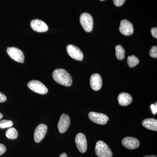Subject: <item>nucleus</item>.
Segmentation results:
<instances>
[{"label": "nucleus", "instance_id": "1", "mask_svg": "<svg viewBox=\"0 0 157 157\" xmlns=\"http://www.w3.org/2000/svg\"><path fill=\"white\" fill-rule=\"evenodd\" d=\"M52 77L57 82L62 85L65 86L72 85V77L64 69H58L55 70L52 73Z\"/></svg>", "mask_w": 157, "mask_h": 157}, {"label": "nucleus", "instance_id": "2", "mask_svg": "<svg viewBox=\"0 0 157 157\" xmlns=\"http://www.w3.org/2000/svg\"><path fill=\"white\" fill-rule=\"evenodd\" d=\"M96 154L98 157H112L113 153L107 144L102 140L97 142L95 147Z\"/></svg>", "mask_w": 157, "mask_h": 157}, {"label": "nucleus", "instance_id": "3", "mask_svg": "<svg viewBox=\"0 0 157 157\" xmlns=\"http://www.w3.org/2000/svg\"><path fill=\"white\" fill-rule=\"evenodd\" d=\"M80 22L85 31L88 33L91 32L94 26L92 16L88 13H83L80 16Z\"/></svg>", "mask_w": 157, "mask_h": 157}, {"label": "nucleus", "instance_id": "4", "mask_svg": "<svg viewBox=\"0 0 157 157\" xmlns=\"http://www.w3.org/2000/svg\"><path fill=\"white\" fill-rule=\"evenodd\" d=\"M30 89L35 92L41 94H45L48 92V88L41 82L36 80H32L28 83Z\"/></svg>", "mask_w": 157, "mask_h": 157}, {"label": "nucleus", "instance_id": "5", "mask_svg": "<svg viewBox=\"0 0 157 157\" xmlns=\"http://www.w3.org/2000/svg\"><path fill=\"white\" fill-rule=\"evenodd\" d=\"M7 53L12 59L19 63H23L25 56L22 51L19 48L14 47H8Z\"/></svg>", "mask_w": 157, "mask_h": 157}, {"label": "nucleus", "instance_id": "6", "mask_svg": "<svg viewBox=\"0 0 157 157\" xmlns=\"http://www.w3.org/2000/svg\"><path fill=\"white\" fill-rule=\"evenodd\" d=\"M89 118L92 121L97 124L104 125L107 123L109 120V117L106 114L104 113H98L94 112L89 113Z\"/></svg>", "mask_w": 157, "mask_h": 157}, {"label": "nucleus", "instance_id": "7", "mask_svg": "<svg viewBox=\"0 0 157 157\" xmlns=\"http://www.w3.org/2000/svg\"><path fill=\"white\" fill-rule=\"evenodd\" d=\"M75 141L78 150L82 153L86 152L87 150V145L85 135L82 133H78L75 137Z\"/></svg>", "mask_w": 157, "mask_h": 157}, {"label": "nucleus", "instance_id": "8", "mask_svg": "<svg viewBox=\"0 0 157 157\" xmlns=\"http://www.w3.org/2000/svg\"><path fill=\"white\" fill-rule=\"evenodd\" d=\"M119 31L124 36H131L134 33V27L132 23L128 20H122L121 22Z\"/></svg>", "mask_w": 157, "mask_h": 157}, {"label": "nucleus", "instance_id": "9", "mask_svg": "<svg viewBox=\"0 0 157 157\" xmlns=\"http://www.w3.org/2000/svg\"><path fill=\"white\" fill-rule=\"evenodd\" d=\"M68 54L74 59L78 61L82 60L83 54L78 47L73 45H69L67 48Z\"/></svg>", "mask_w": 157, "mask_h": 157}, {"label": "nucleus", "instance_id": "10", "mask_svg": "<svg viewBox=\"0 0 157 157\" xmlns=\"http://www.w3.org/2000/svg\"><path fill=\"white\" fill-rule=\"evenodd\" d=\"M47 126L45 124H40L37 126L34 132V140L35 142L39 143L43 140L47 132Z\"/></svg>", "mask_w": 157, "mask_h": 157}, {"label": "nucleus", "instance_id": "11", "mask_svg": "<svg viewBox=\"0 0 157 157\" xmlns=\"http://www.w3.org/2000/svg\"><path fill=\"white\" fill-rule=\"evenodd\" d=\"M70 124V117L67 114L63 113L60 117L58 124V128L59 132L60 133H65L67 132Z\"/></svg>", "mask_w": 157, "mask_h": 157}, {"label": "nucleus", "instance_id": "12", "mask_svg": "<svg viewBox=\"0 0 157 157\" xmlns=\"http://www.w3.org/2000/svg\"><path fill=\"white\" fill-rule=\"evenodd\" d=\"M122 144L126 148L131 150L138 148L140 146V142L138 139L133 137H125L122 140Z\"/></svg>", "mask_w": 157, "mask_h": 157}, {"label": "nucleus", "instance_id": "13", "mask_svg": "<svg viewBox=\"0 0 157 157\" xmlns=\"http://www.w3.org/2000/svg\"><path fill=\"white\" fill-rule=\"evenodd\" d=\"M30 25L34 31L39 33L45 32L48 30V25L44 21L41 20H33L31 21Z\"/></svg>", "mask_w": 157, "mask_h": 157}, {"label": "nucleus", "instance_id": "14", "mask_svg": "<svg viewBox=\"0 0 157 157\" xmlns=\"http://www.w3.org/2000/svg\"><path fill=\"white\" fill-rule=\"evenodd\" d=\"M102 78L100 74L95 73L91 76L90 78V85L94 90L98 91L102 87Z\"/></svg>", "mask_w": 157, "mask_h": 157}, {"label": "nucleus", "instance_id": "15", "mask_svg": "<svg viewBox=\"0 0 157 157\" xmlns=\"http://www.w3.org/2000/svg\"><path fill=\"white\" fill-rule=\"evenodd\" d=\"M118 101L121 106H128L132 103V96L128 93H122L119 95Z\"/></svg>", "mask_w": 157, "mask_h": 157}, {"label": "nucleus", "instance_id": "16", "mask_svg": "<svg viewBox=\"0 0 157 157\" xmlns=\"http://www.w3.org/2000/svg\"><path fill=\"white\" fill-rule=\"evenodd\" d=\"M142 125L148 130L157 131V120L154 118H147L142 121Z\"/></svg>", "mask_w": 157, "mask_h": 157}, {"label": "nucleus", "instance_id": "17", "mask_svg": "<svg viewBox=\"0 0 157 157\" xmlns=\"http://www.w3.org/2000/svg\"><path fill=\"white\" fill-rule=\"evenodd\" d=\"M116 56L118 60L123 59L125 58L124 49L121 45H117L116 46Z\"/></svg>", "mask_w": 157, "mask_h": 157}, {"label": "nucleus", "instance_id": "18", "mask_svg": "<svg viewBox=\"0 0 157 157\" xmlns=\"http://www.w3.org/2000/svg\"><path fill=\"white\" fill-rule=\"evenodd\" d=\"M6 135L7 138L14 140L18 137V133L16 129L14 128H11L7 130Z\"/></svg>", "mask_w": 157, "mask_h": 157}, {"label": "nucleus", "instance_id": "19", "mask_svg": "<svg viewBox=\"0 0 157 157\" xmlns=\"http://www.w3.org/2000/svg\"><path fill=\"white\" fill-rule=\"evenodd\" d=\"M127 63L130 68L135 67L139 63V59L134 55L130 56L128 57Z\"/></svg>", "mask_w": 157, "mask_h": 157}, {"label": "nucleus", "instance_id": "20", "mask_svg": "<svg viewBox=\"0 0 157 157\" xmlns=\"http://www.w3.org/2000/svg\"><path fill=\"white\" fill-rule=\"evenodd\" d=\"M13 125L12 121L9 120H2L0 121V128L4 129L10 128Z\"/></svg>", "mask_w": 157, "mask_h": 157}, {"label": "nucleus", "instance_id": "21", "mask_svg": "<svg viewBox=\"0 0 157 157\" xmlns=\"http://www.w3.org/2000/svg\"><path fill=\"white\" fill-rule=\"evenodd\" d=\"M151 57L154 58H157V46H153L149 52Z\"/></svg>", "mask_w": 157, "mask_h": 157}, {"label": "nucleus", "instance_id": "22", "mask_svg": "<svg viewBox=\"0 0 157 157\" xmlns=\"http://www.w3.org/2000/svg\"><path fill=\"white\" fill-rule=\"evenodd\" d=\"M125 2V0H113L114 5L117 7L122 6Z\"/></svg>", "mask_w": 157, "mask_h": 157}, {"label": "nucleus", "instance_id": "23", "mask_svg": "<svg viewBox=\"0 0 157 157\" xmlns=\"http://www.w3.org/2000/svg\"><path fill=\"white\" fill-rule=\"evenodd\" d=\"M6 147L4 144H0V155L4 154L6 151Z\"/></svg>", "mask_w": 157, "mask_h": 157}, {"label": "nucleus", "instance_id": "24", "mask_svg": "<svg viewBox=\"0 0 157 157\" xmlns=\"http://www.w3.org/2000/svg\"><path fill=\"white\" fill-rule=\"evenodd\" d=\"M152 36L155 39L157 38V28L156 27L153 28L151 29Z\"/></svg>", "mask_w": 157, "mask_h": 157}, {"label": "nucleus", "instance_id": "25", "mask_svg": "<svg viewBox=\"0 0 157 157\" xmlns=\"http://www.w3.org/2000/svg\"><path fill=\"white\" fill-rule=\"evenodd\" d=\"M151 108L152 112L154 114H155L157 113V103H156V105L154 104H151Z\"/></svg>", "mask_w": 157, "mask_h": 157}, {"label": "nucleus", "instance_id": "26", "mask_svg": "<svg viewBox=\"0 0 157 157\" xmlns=\"http://www.w3.org/2000/svg\"><path fill=\"white\" fill-rule=\"evenodd\" d=\"M7 100L6 96L2 93L0 92V103H3L5 102Z\"/></svg>", "mask_w": 157, "mask_h": 157}, {"label": "nucleus", "instance_id": "27", "mask_svg": "<svg viewBox=\"0 0 157 157\" xmlns=\"http://www.w3.org/2000/svg\"><path fill=\"white\" fill-rule=\"evenodd\" d=\"M59 157H68V156L65 153H63Z\"/></svg>", "mask_w": 157, "mask_h": 157}, {"label": "nucleus", "instance_id": "28", "mask_svg": "<svg viewBox=\"0 0 157 157\" xmlns=\"http://www.w3.org/2000/svg\"><path fill=\"white\" fill-rule=\"evenodd\" d=\"M144 157H157V156H156L155 155H152L146 156H144Z\"/></svg>", "mask_w": 157, "mask_h": 157}, {"label": "nucleus", "instance_id": "29", "mask_svg": "<svg viewBox=\"0 0 157 157\" xmlns=\"http://www.w3.org/2000/svg\"><path fill=\"white\" fill-rule=\"evenodd\" d=\"M3 117V114H2V113H0V119H1Z\"/></svg>", "mask_w": 157, "mask_h": 157}, {"label": "nucleus", "instance_id": "30", "mask_svg": "<svg viewBox=\"0 0 157 157\" xmlns=\"http://www.w3.org/2000/svg\"><path fill=\"white\" fill-rule=\"evenodd\" d=\"M100 1H104V0H100Z\"/></svg>", "mask_w": 157, "mask_h": 157}]
</instances>
